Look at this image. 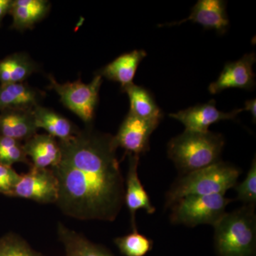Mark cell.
<instances>
[{"label": "cell", "instance_id": "6da1fadb", "mask_svg": "<svg viewBox=\"0 0 256 256\" xmlns=\"http://www.w3.org/2000/svg\"><path fill=\"white\" fill-rule=\"evenodd\" d=\"M58 143L62 158L52 168L58 180L57 206L76 220L114 222L124 204L114 136L86 129Z\"/></svg>", "mask_w": 256, "mask_h": 256}, {"label": "cell", "instance_id": "7a4b0ae2", "mask_svg": "<svg viewBox=\"0 0 256 256\" xmlns=\"http://www.w3.org/2000/svg\"><path fill=\"white\" fill-rule=\"evenodd\" d=\"M224 146L218 133L185 130L168 143V154L183 175L220 162Z\"/></svg>", "mask_w": 256, "mask_h": 256}, {"label": "cell", "instance_id": "3957f363", "mask_svg": "<svg viewBox=\"0 0 256 256\" xmlns=\"http://www.w3.org/2000/svg\"><path fill=\"white\" fill-rule=\"evenodd\" d=\"M214 228L218 256H256L255 207L242 206L226 213Z\"/></svg>", "mask_w": 256, "mask_h": 256}, {"label": "cell", "instance_id": "277c9868", "mask_svg": "<svg viewBox=\"0 0 256 256\" xmlns=\"http://www.w3.org/2000/svg\"><path fill=\"white\" fill-rule=\"evenodd\" d=\"M240 170L229 163L218 162L183 174L166 193L165 206L170 207L192 195L225 194L236 185Z\"/></svg>", "mask_w": 256, "mask_h": 256}, {"label": "cell", "instance_id": "5b68a950", "mask_svg": "<svg viewBox=\"0 0 256 256\" xmlns=\"http://www.w3.org/2000/svg\"><path fill=\"white\" fill-rule=\"evenodd\" d=\"M232 200L225 194L192 195L172 205L170 220L174 224L194 227L200 224L214 226L226 214Z\"/></svg>", "mask_w": 256, "mask_h": 256}, {"label": "cell", "instance_id": "8992f818", "mask_svg": "<svg viewBox=\"0 0 256 256\" xmlns=\"http://www.w3.org/2000/svg\"><path fill=\"white\" fill-rule=\"evenodd\" d=\"M48 79L50 88L58 94L64 106L76 114L86 124H92L98 102L102 77L96 75L88 84H84L80 79L65 84H58L52 76H48Z\"/></svg>", "mask_w": 256, "mask_h": 256}, {"label": "cell", "instance_id": "52a82bcc", "mask_svg": "<svg viewBox=\"0 0 256 256\" xmlns=\"http://www.w3.org/2000/svg\"><path fill=\"white\" fill-rule=\"evenodd\" d=\"M11 197L24 198L40 204H56L58 180L50 168L30 166L28 173L20 174Z\"/></svg>", "mask_w": 256, "mask_h": 256}, {"label": "cell", "instance_id": "ba28073f", "mask_svg": "<svg viewBox=\"0 0 256 256\" xmlns=\"http://www.w3.org/2000/svg\"><path fill=\"white\" fill-rule=\"evenodd\" d=\"M159 124L128 112L114 136L116 146L122 148L128 156H140L150 150V138Z\"/></svg>", "mask_w": 256, "mask_h": 256}, {"label": "cell", "instance_id": "9c48e42d", "mask_svg": "<svg viewBox=\"0 0 256 256\" xmlns=\"http://www.w3.org/2000/svg\"><path fill=\"white\" fill-rule=\"evenodd\" d=\"M256 60L255 53L245 54L236 62H229L216 82L208 86V92L216 94L226 89L239 88L250 90L255 87V74L252 66Z\"/></svg>", "mask_w": 256, "mask_h": 256}, {"label": "cell", "instance_id": "30bf717a", "mask_svg": "<svg viewBox=\"0 0 256 256\" xmlns=\"http://www.w3.org/2000/svg\"><path fill=\"white\" fill-rule=\"evenodd\" d=\"M242 110V108H240L229 112H222L216 108L215 101L212 100L207 104L193 106L176 114H170V116L181 122L186 128L185 130L206 132L212 124L220 120L236 119Z\"/></svg>", "mask_w": 256, "mask_h": 256}, {"label": "cell", "instance_id": "8fae6325", "mask_svg": "<svg viewBox=\"0 0 256 256\" xmlns=\"http://www.w3.org/2000/svg\"><path fill=\"white\" fill-rule=\"evenodd\" d=\"M128 170L126 180H124V203L129 210L131 217V226L132 230H138L136 226V215L138 210H146L148 214L156 212V207L153 206L144 186L138 176V165L140 156H128Z\"/></svg>", "mask_w": 256, "mask_h": 256}, {"label": "cell", "instance_id": "7c38bea8", "mask_svg": "<svg viewBox=\"0 0 256 256\" xmlns=\"http://www.w3.org/2000/svg\"><path fill=\"white\" fill-rule=\"evenodd\" d=\"M226 5V2L222 0H200L192 8L191 14L188 18L166 25L178 26L191 21L202 25L206 30H214L222 34L227 31L229 26Z\"/></svg>", "mask_w": 256, "mask_h": 256}, {"label": "cell", "instance_id": "4fadbf2b", "mask_svg": "<svg viewBox=\"0 0 256 256\" xmlns=\"http://www.w3.org/2000/svg\"><path fill=\"white\" fill-rule=\"evenodd\" d=\"M33 109H11L0 114V136L24 141L36 134Z\"/></svg>", "mask_w": 256, "mask_h": 256}, {"label": "cell", "instance_id": "5bb4252c", "mask_svg": "<svg viewBox=\"0 0 256 256\" xmlns=\"http://www.w3.org/2000/svg\"><path fill=\"white\" fill-rule=\"evenodd\" d=\"M31 166L37 168H54L60 162L62 152L58 141L48 134H36L23 144Z\"/></svg>", "mask_w": 256, "mask_h": 256}, {"label": "cell", "instance_id": "9a60e30c", "mask_svg": "<svg viewBox=\"0 0 256 256\" xmlns=\"http://www.w3.org/2000/svg\"><path fill=\"white\" fill-rule=\"evenodd\" d=\"M144 50H134L124 54L98 72L97 75L108 80L119 82L121 89L133 84L136 70L143 58H146Z\"/></svg>", "mask_w": 256, "mask_h": 256}, {"label": "cell", "instance_id": "2e32d148", "mask_svg": "<svg viewBox=\"0 0 256 256\" xmlns=\"http://www.w3.org/2000/svg\"><path fill=\"white\" fill-rule=\"evenodd\" d=\"M44 94L24 82L1 84L0 111L34 109L40 106Z\"/></svg>", "mask_w": 256, "mask_h": 256}, {"label": "cell", "instance_id": "e0dca14e", "mask_svg": "<svg viewBox=\"0 0 256 256\" xmlns=\"http://www.w3.org/2000/svg\"><path fill=\"white\" fill-rule=\"evenodd\" d=\"M58 240L63 244L65 256H114L106 247L90 242L82 234L58 224Z\"/></svg>", "mask_w": 256, "mask_h": 256}, {"label": "cell", "instance_id": "ac0fdd59", "mask_svg": "<svg viewBox=\"0 0 256 256\" xmlns=\"http://www.w3.org/2000/svg\"><path fill=\"white\" fill-rule=\"evenodd\" d=\"M50 10V2L46 0L12 1L9 13L13 18L12 28L20 31L33 28L46 16Z\"/></svg>", "mask_w": 256, "mask_h": 256}, {"label": "cell", "instance_id": "d6986e66", "mask_svg": "<svg viewBox=\"0 0 256 256\" xmlns=\"http://www.w3.org/2000/svg\"><path fill=\"white\" fill-rule=\"evenodd\" d=\"M33 112L37 128L45 130L46 134L60 141L66 140L79 131L68 119L46 108L37 106Z\"/></svg>", "mask_w": 256, "mask_h": 256}, {"label": "cell", "instance_id": "ffe728a7", "mask_svg": "<svg viewBox=\"0 0 256 256\" xmlns=\"http://www.w3.org/2000/svg\"><path fill=\"white\" fill-rule=\"evenodd\" d=\"M129 98L130 114L140 118L160 122L163 112L158 107L154 98L146 88L132 84L122 89Z\"/></svg>", "mask_w": 256, "mask_h": 256}, {"label": "cell", "instance_id": "44dd1931", "mask_svg": "<svg viewBox=\"0 0 256 256\" xmlns=\"http://www.w3.org/2000/svg\"><path fill=\"white\" fill-rule=\"evenodd\" d=\"M38 66L26 54H14L0 60L1 84L23 82L37 70Z\"/></svg>", "mask_w": 256, "mask_h": 256}, {"label": "cell", "instance_id": "7402d4cb", "mask_svg": "<svg viewBox=\"0 0 256 256\" xmlns=\"http://www.w3.org/2000/svg\"><path fill=\"white\" fill-rule=\"evenodd\" d=\"M114 244L124 256H146L153 247L152 240L140 234L138 230L114 238Z\"/></svg>", "mask_w": 256, "mask_h": 256}, {"label": "cell", "instance_id": "603a6c76", "mask_svg": "<svg viewBox=\"0 0 256 256\" xmlns=\"http://www.w3.org/2000/svg\"><path fill=\"white\" fill-rule=\"evenodd\" d=\"M16 163L31 166V162L28 160L23 144L12 138L0 136V164L12 166Z\"/></svg>", "mask_w": 256, "mask_h": 256}, {"label": "cell", "instance_id": "cb8c5ba5", "mask_svg": "<svg viewBox=\"0 0 256 256\" xmlns=\"http://www.w3.org/2000/svg\"><path fill=\"white\" fill-rule=\"evenodd\" d=\"M0 256H44L32 248L18 234L8 233L0 237Z\"/></svg>", "mask_w": 256, "mask_h": 256}, {"label": "cell", "instance_id": "d4e9b609", "mask_svg": "<svg viewBox=\"0 0 256 256\" xmlns=\"http://www.w3.org/2000/svg\"><path fill=\"white\" fill-rule=\"evenodd\" d=\"M236 200L242 202L244 206L256 207V161L252 160V166L242 182L236 185Z\"/></svg>", "mask_w": 256, "mask_h": 256}, {"label": "cell", "instance_id": "484cf974", "mask_svg": "<svg viewBox=\"0 0 256 256\" xmlns=\"http://www.w3.org/2000/svg\"><path fill=\"white\" fill-rule=\"evenodd\" d=\"M20 178V174L12 166L0 164V194L11 197Z\"/></svg>", "mask_w": 256, "mask_h": 256}, {"label": "cell", "instance_id": "4316f807", "mask_svg": "<svg viewBox=\"0 0 256 256\" xmlns=\"http://www.w3.org/2000/svg\"><path fill=\"white\" fill-rule=\"evenodd\" d=\"M12 1V0H0V23L5 15L9 14Z\"/></svg>", "mask_w": 256, "mask_h": 256}, {"label": "cell", "instance_id": "83f0119b", "mask_svg": "<svg viewBox=\"0 0 256 256\" xmlns=\"http://www.w3.org/2000/svg\"><path fill=\"white\" fill-rule=\"evenodd\" d=\"M256 99H252V100H249L246 101L245 107L242 108L244 110L249 111L252 114V119L254 120V122H256Z\"/></svg>", "mask_w": 256, "mask_h": 256}]
</instances>
